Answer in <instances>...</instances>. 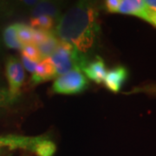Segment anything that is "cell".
Instances as JSON below:
<instances>
[{
	"label": "cell",
	"mask_w": 156,
	"mask_h": 156,
	"mask_svg": "<svg viewBox=\"0 0 156 156\" xmlns=\"http://www.w3.org/2000/svg\"><path fill=\"white\" fill-rule=\"evenodd\" d=\"M5 76L8 82V91L11 95L17 99L24 81V69L17 57L11 56L5 63Z\"/></svg>",
	"instance_id": "5"
},
{
	"label": "cell",
	"mask_w": 156,
	"mask_h": 156,
	"mask_svg": "<svg viewBox=\"0 0 156 156\" xmlns=\"http://www.w3.org/2000/svg\"><path fill=\"white\" fill-rule=\"evenodd\" d=\"M60 41L68 43L85 55L99 42V0H77L57 20L53 31Z\"/></svg>",
	"instance_id": "1"
},
{
	"label": "cell",
	"mask_w": 156,
	"mask_h": 156,
	"mask_svg": "<svg viewBox=\"0 0 156 156\" xmlns=\"http://www.w3.org/2000/svg\"><path fill=\"white\" fill-rule=\"evenodd\" d=\"M150 11L143 0H122L118 9V13L135 16L147 22Z\"/></svg>",
	"instance_id": "6"
},
{
	"label": "cell",
	"mask_w": 156,
	"mask_h": 156,
	"mask_svg": "<svg viewBox=\"0 0 156 156\" xmlns=\"http://www.w3.org/2000/svg\"><path fill=\"white\" fill-rule=\"evenodd\" d=\"M17 6L31 10L38 3L39 0H12Z\"/></svg>",
	"instance_id": "19"
},
{
	"label": "cell",
	"mask_w": 156,
	"mask_h": 156,
	"mask_svg": "<svg viewBox=\"0 0 156 156\" xmlns=\"http://www.w3.org/2000/svg\"><path fill=\"white\" fill-rule=\"evenodd\" d=\"M17 37L23 45L32 44L34 37V29L30 25L17 23Z\"/></svg>",
	"instance_id": "14"
},
{
	"label": "cell",
	"mask_w": 156,
	"mask_h": 156,
	"mask_svg": "<svg viewBox=\"0 0 156 156\" xmlns=\"http://www.w3.org/2000/svg\"><path fill=\"white\" fill-rule=\"evenodd\" d=\"M3 39L5 44L13 50H21L23 44L20 43L19 39L17 37V23H13L6 27L3 33Z\"/></svg>",
	"instance_id": "12"
},
{
	"label": "cell",
	"mask_w": 156,
	"mask_h": 156,
	"mask_svg": "<svg viewBox=\"0 0 156 156\" xmlns=\"http://www.w3.org/2000/svg\"><path fill=\"white\" fill-rule=\"evenodd\" d=\"M59 43H60V40L56 37L55 33L50 31L48 37L43 42L36 45L41 55L42 59L49 58L56 50Z\"/></svg>",
	"instance_id": "11"
},
{
	"label": "cell",
	"mask_w": 156,
	"mask_h": 156,
	"mask_svg": "<svg viewBox=\"0 0 156 156\" xmlns=\"http://www.w3.org/2000/svg\"><path fill=\"white\" fill-rule=\"evenodd\" d=\"M0 155H1V150H0Z\"/></svg>",
	"instance_id": "22"
},
{
	"label": "cell",
	"mask_w": 156,
	"mask_h": 156,
	"mask_svg": "<svg viewBox=\"0 0 156 156\" xmlns=\"http://www.w3.org/2000/svg\"><path fill=\"white\" fill-rule=\"evenodd\" d=\"M16 101L17 99L11 96L8 89L0 86V108L11 106L16 102Z\"/></svg>",
	"instance_id": "16"
},
{
	"label": "cell",
	"mask_w": 156,
	"mask_h": 156,
	"mask_svg": "<svg viewBox=\"0 0 156 156\" xmlns=\"http://www.w3.org/2000/svg\"><path fill=\"white\" fill-rule=\"evenodd\" d=\"M22 65L24 67V69H27L29 72H30L31 74L34 72V70L36 69V68L38 64V62L30 60V59H29L24 56H22Z\"/></svg>",
	"instance_id": "18"
},
{
	"label": "cell",
	"mask_w": 156,
	"mask_h": 156,
	"mask_svg": "<svg viewBox=\"0 0 156 156\" xmlns=\"http://www.w3.org/2000/svg\"><path fill=\"white\" fill-rule=\"evenodd\" d=\"M20 50H21L22 56H26L27 58L30 59V60L38 62L43 60L37 48V46L33 44H28L23 45L22 49Z\"/></svg>",
	"instance_id": "15"
},
{
	"label": "cell",
	"mask_w": 156,
	"mask_h": 156,
	"mask_svg": "<svg viewBox=\"0 0 156 156\" xmlns=\"http://www.w3.org/2000/svg\"><path fill=\"white\" fill-rule=\"evenodd\" d=\"M128 78V70L122 66H117L107 72L103 84L109 91L119 92Z\"/></svg>",
	"instance_id": "10"
},
{
	"label": "cell",
	"mask_w": 156,
	"mask_h": 156,
	"mask_svg": "<svg viewBox=\"0 0 156 156\" xmlns=\"http://www.w3.org/2000/svg\"><path fill=\"white\" fill-rule=\"evenodd\" d=\"M54 65L56 76H59L72 69L82 71L88 60L71 44L60 41L56 50L49 57Z\"/></svg>",
	"instance_id": "3"
},
{
	"label": "cell",
	"mask_w": 156,
	"mask_h": 156,
	"mask_svg": "<svg viewBox=\"0 0 156 156\" xmlns=\"http://www.w3.org/2000/svg\"><path fill=\"white\" fill-rule=\"evenodd\" d=\"M147 23H151L153 26H154L156 28V12L155 11H150V13H149V17H148V21Z\"/></svg>",
	"instance_id": "20"
},
{
	"label": "cell",
	"mask_w": 156,
	"mask_h": 156,
	"mask_svg": "<svg viewBox=\"0 0 156 156\" xmlns=\"http://www.w3.org/2000/svg\"><path fill=\"white\" fill-rule=\"evenodd\" d=\"M89 86L88 78L79 69H72L56 78L51 91L60 95H76L83 92Z\"/></svg>",
	"instance_id": "4"
},
{
	"label": "cell",
	"mask_w": 156,
	"mask_h": 156,
	"mask_svg": "<svg viewBox=\"0 0 156 156\" xmlns=\"http://www.w3.org/2000/svg\"><path fill=\"white\" fill-rule=\"evenodd\" d=\"M143 2L150 10L156 12V0H143Z\"/></svg>",
	"instance_id": "21"
},
{
	"label": "cell",
	"mask_w": 156,
	"mask_h": 156,
	"mask_svg": "<svg viewBox=\"0 0 156 156\" xmlns=\"http://www.w3.org/2000/svg\"><path fill=\"white\" fill-rule=\"evenodd\" d=\"M56 77H57V76L54 65L50 62V58H45L39 62L36 69L32 73L30 83L32 85H37Z\"/></svg>",
	"instance_id": "8"
},
{
	"label": "cell",
	"mask_w": 156,
	"mask_h": 156,
	"mask_svg": "<svg viewBox=\"0 0 156 156\" xmlns=\"http://www.w3.org/2000/svg\"><path fill=\"white\" fill-rule=\"evenodd\" d=\"M56 22V21H55L52 17L42 15V16L30 18V27L34 30L51 31Z\"/></svg>",
	"instance_id": "13"
},
{
	"label": "cell",
	"mask_w": 156,
	"mask_h": 156,
	"mask_svg": "<svg viewBox=\"0 0 156 156\" xmlns=\"http://www.w3.org/2000/svg\"><path fill=\"white\" fill-rule=\"evenodd\" d=\"M82 72L86 77L92 80L96 84H102L108 71L104 61L100 56H96L91 62H87Z\"/></svg>",
	"instance_id": "7"
},
{
	"label": "cell",
	"mask_w": 156,
	"mask_h": 156,
	"mask_svg": "<svg viewBox=\"0 0 156 156\" xmlns=\"http://www.w3.org/2000/svg\"><path fill=\"white\" fill-rule=\"evenodd\" d=\"M49 16L55 21L61 17V7L56 0H39L38 3L30 10V18L38 16Z\"/></svg>",
	"instance_id": "9"
},
{
	"label": "cell",
	"mask_w": 156,
	"mask_h": 156,
	"mask_svg": "<svg viewBox=\"0 0 156 156\" xmlns=\"http://www.w3.org/2000/svg\"><path fill=\"white\" fill-rule=\"evenodd\" d=\"M2 148L24 149L37 156H52L56 152V145L44 135L25 136L17 134L0 135V150Z\"/></svg>",
	"instance_id": "2"
},
{
	"label": "cell",
	"mask_w": 156,
	"mask_h": 156,
	"mask_svg": "<svg viewBox=\"0 0 156 156\" xmlns=\"http://www.w3.org/2000/svg\"><path fill=\"white\" fill-rule=\"evenodd\" d=\"M122 0H104L105 8L109 13H118V9Z\"/></svg>",
	"instance_id": "17"
}]
</instances>
